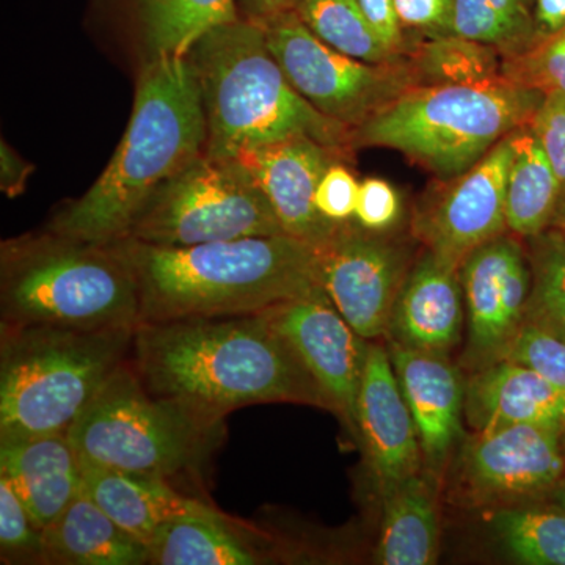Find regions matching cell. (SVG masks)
<instances>
[{
    "label": "cell",
    "mask_w": 565,
    "mask_h": 565,
    "mask_svg": "<svg viewBox=\"0 0 565 565\" xmlns=\"http://www.w3.org/2000/svg\"><path fill=\"white\" fill-rule=\"evenodd\" d=\"M277 234L280 222L243 163L203 152L152 193L122 239L192 247Z\"/></svg>",
    "instance_id": "obj_9"
},
{
    "label": "cell",
    "mask_w": 565,
    "mask_h": 565,
    "mask_svg": "<svg viewBox=\"0 0 565 565\" xmlns=\"http://www.w3.org/2000/svg\"><path fill=\"white\" fill-rule=\"evenodd\" d=\"M388 353L414 416L424 467L438 475L462 434L467 382L445 353L396 343Z\"/></svg>",
    "instance_id": "obj_19"
},
{
    "label": "cell",
    "mask_w": 565,
    "mask_h": 565,
    "mask_svg": "<svg viewBox=\"0 0 565 565\" xmlns=\"http://www.w3.org/2000/svg\"><path fill=\"white\" fill-rule=\"evenodd\" d=\"M0 478L9 481L43 531L81 490L79 456L66 434L0 441Z\"/></svg>",
    "instance_id": "obj_21"
},
{
    "label": "cell",
    "mask_w": 565,
    "mask_h": 565,
    "mask_svg": "<svg viewBox=\"0 0 565 565\" xmlns=\"http://www.w3.org/2000/svg\"><path fill=\"white\" fill-rule=\"evenodd\" d=\"M202 92L185 57L159 58L139 68L128 128L102 177L63 207L47 230L95 244H110L152 193L206 150Z\"/></svg>",
    "instance_id": "obj_3"
},
{
    "label": "cell",
    "mask_w": 565,
    "mask_h": 565,
    "mask_svg": "<svg viewBox=\"0 0 565 565\" xmlns=\"http://www.w3.org/2000/svg\"><path fill=\"white\" fill-rule=\"evenodd\" d=\"M516 76V81L544 95L552 92L565 95V28L533 52Z\"/></svg>",
    "instance_id": "obj_37"
},
{
    "label": "cell",
    "mask_w": 565,
    "mask_h": 565,
    "mask_svg": "<svg viewBox=\"0 0 565 565\" xmlns=\"http://www.w3.org/2000/svg\"><path fill=\"white\" fill-rule=\"evenodd\" d=\"M79 462L85 493L148 548L170 520L207 508L178 493L167 479L126 473L81 459Z\"/></svg>",
    "instance_id": "obj_23"
},
{
    "label": "cell",
    "mask_w": 565,
    "mask_h": 565,
    "mask_svg": "<svg viewBox=\"0 0 565 565\" xmlns=\"http://www.w3.org/2000/svg\"><path fill=\"white\" fill-rule=\"evenodd\" d=\"M497 52L459 35L429 36L408 66L416 85L473 84L501 77Z\"/></svg>",
    "instance_id": "obj_30"
},
{
    "label": "cell",
    "mask_w": 565,
    "mask_h": 565,
    "mask_svg": "<svg viewBox=\"0 0 565 565\" xmlns=\"http://www.w3.org/2000/svg\"><path fill=\"white\" fill-rule=\"evenodd\" d=\"M297 2L299 0H236V7L239 18L263 24L278 14L296 9Z\"/></svg>",
    "instance_id": "obj_42"
},
{
    "label": "cell",
    "mask_w": 565,
    "mask_h": 565,
    "mask_svg": "<svg viewBox=\"0 0 565 565\" xmlns=\"http://www.w3.org/2000/svg\"><path fill=\"white\" fill-rule=\"evenodd\" d=\"M134 330L2 323L0 441L68 434L128 359Z\"/></svg>",
    "instance_id": "obj_7"
},
{
    "label": "cell",
    "mask_w": 565,
    "mask_h": 565,
    "mask_svg": "<svg viewBox=\"0 0 565 565\" xmlns=\"http://www.w3.org/2000/svg\"><path fill=\"white\" fill-rule=\"evenodd\" d=\"M131 359L151 393L215 418L250 404L330 408L264 313L141 322L134 330Z\"/></svg>",
    "instance_id": "obj_1"
},
{
    "label": "cell",
    "mask_w": 565,
    "mask_h": 565,
    "mask_svg": "<svg viewBox=\"0 0 565 565\" xmlns=\"http://www.w3.org/2000/svg\"><path fill=\"white\" fill-rule=\"evenodd\" d=\"M382 501L384 515L375 548V563H437L441 542L437 475L424 467L382 494Z\"/></svg>",
    "instance_id": "obj_24"
},
{
    "label": "cell",
    "mask_w": 565,
    "mask_h": 565,
    "mask_svg": "<svg viewBox=\"0 0 565 565\" xmlns=\"http://www.w3.org/2000/svg\"><path fill=\"white\" fill-rule=\"evenodd\" d=\"M401 200L390 182L367 178L360 184L355 221L371 232L384 233L399 218Z\"/></svg>",
    "instance_id": "obj_38"
},
{
    "label": "cell",
    "mask_w": 565,
    "mask_h": 565,
    "mask_svg": "<svg viewBox=\"0 0 565 565\" xmlns=\"http://www.w3.org/2000/svg\"><path fill=\"white\" fill-rule=\"evenodd\" d=\"M535 24L555 35L565 28V0H535Z\"/></svg>",
    "instance_id": "obj_43"
},
{
    "label": "cell",
    "mask_w": 565,
    "mask_h": 565,
    "mask_svg": "<svg viewBox=\"0 0 565 565\" xmlns=\"http://www.w3.org/2000/svg\"><path fill=\"white\" fill-rule=\"evenodd\" d=\"M565 478L563 433L539 424L478 430L463 444L457 487L470 503L505 508L552 497Z\"/></svg>",
    "instance_id": "obj_11"
},
{
    "label": "cell",
    "mask_w": 565,
    "mask_h": 565,
    "mask_svg": "<svg viewBox=\"0 0 565 565\" xmlns=\"http://www.w3.org/2000/svg\"><path fill=\"white\" fill-rule=\"evenodd\" d=\"M465 418L478 430L539 424L564 433V408L544 375L515 360H501L467 381Z\"/></svg>",
    "instance_id": "obj_22"
},
{
    "label": "cell",
    "mask_w": 565,
    "mask_h": 565,
    "mask_svg": "<svg viewBox=\"0 0 565 565\" xmlns=\"http://www.w3.org/2000/svg\"><path fill=\"white\" fill-rule=\"evenodd\" d=\"M345 154L321 141L291 139L252 148L237 156L270 203L282 232L321 247L338 223L323 217L315 203L323 173Z\"/></svg>",
    "instance_id": "obj_17"
},
{
    "label": "cell",
    "mask_w": 565,
    "mask_h": 565,
    "mask_svg": "<svg viewBox=\"0 0 565 565\" xmlns=\"http://www.w3.org/2000/svg\"><path fill=\"white\" fill-rule=\"evenodd\" d=\"M66 435L84 462L169 481L210 459L223 418L151 393L126 360Z\"/></svg>",
    "instance_id": "obj_8"
},
{
    "label": "cell",
    "mask_w": 565,
    "mask_h": 565,
    "mask_svg": "<svg viewBox=\"0 0 565 565\" xmlns=\"http://www.w3.org/2000/svg\"><path fill=\"white\" fill-rule=\"evenodd\" d=\"M550 498H552L553 505H556L557 509L565 512V478Z\"/></svg>",
    "instance_id": "obj_45"
},
{
    "label": "cell",
    "mask_w": 565,
    "mask_h": 565,
    "mask_svg": "<svg viewBox=\"0 0 565 565\" xmlns=\"http://www.w3.org/2000/svg\"><path fill=\"white\" fill-rule=\"evenodd\" d=\"M463 302L459 264L427 250L397 296L388 327L392 343L448 355L462 334Z\"/></svg>",
    "instance_id": "obj_20"
},
{
    "label": "cell",
    "mask_w": 565,
    "mask_h": 565,
    "mask_svg": "<svg viewBox=\"0 0 565 565\" xmlns=\"http://www.w3.org/2000/svg\"><path fill=\"white\" fill-rule=\"evenodd\" d=\"M35 167L25 161L20 152L2 140L0 143V191L10 199L21 195L25 191Z\"/></svg>",
    "instance_id": "obj_41"
},
{
    "label": "cell",
    "mask_w": 565,
    "mask_h": 565,
    "mask_svg": "<svg viewBox=\"0 0 565 565\" xmlns=\"http://www.w3.org/2000/svg\"><path fill=\"white\" fill-rule=\"evenodd\" d=\"M318 252L322 289L345 321L367 341L388 333L408 274L404 247L348 221Z\"/></svg>",
    "instance_id": "obj_12"
},
{
    "label": "cell",
    "mask_w": 565,
    "mask_h": 565,
    "mask_svg": "<svg viewBox=\"0 0 565 565\" xmlns=\"http://www.w3.org/2000/svg\"><path fill=\"white\" fill-rule=\"evenodd\" d=\"M43 563L150 564V550L121 530L81 487L68 508L43 530Z\"/></svg>",
    "instance_id": "obj_25"
},
{
    "label": "cell",
    "mask_w": 565,
    "mask_h": 565,
    "mask_svg": "<svg viewBox=\"0 0 565 565\" xmlns=\"http://www.w3.org/2000/svg\"><path fill=\"white\" fill-rule=\"evenodd\" d=\"M294 11L318 39L349 57L374 65L401 62L374 31L356 0H299Z\"/></svg>",
    "instance_id": "obj_29"
},
{
    "label": "cell",
    "mask_w": 565,
    "mask_h": 565,
    "mask_svg": "<svg viewBox=\"0 0 565 565\" xmlns=\"http://www.w3.org/2000/svg\"><path fill=\"white\" fill-rule=\"evenodd\" d=\"M262 28L269 51L297 93L351 131L416 85L411 66L401 62L374 65L333 50L294 10L263 22Z\"/></svg>",
    "instance_id": "obj_10"
},
{
    "label": "cell",
    "mask_w": 565,
    "mask_h": 565,
    "mask_svg": "<svg viewBox=\"0 0 565 565\" xmlns=\"http://www.w3.org/2000/svg\"><path fill=\"white\" fill-rule=\"evenodd\" d=\"M148 550L150 564L158 565L264 563L262 546L210 505L203 511L170 520Z\"/></svg>",
    "instance_id": "obj_26"
},
{
    "label": "cell",
    "mask_w": 565,
    "mask_h": 565,
    "mask_svg": "<svg viewBox=\"0 0 565 565\" xmlns=\"http://www.w3.org/2000/svg\"><path fill=\"white\" fill-rule=\"evenodd\" d=\"M512 163L511 134L456 178L416 221L427 250L462 266L463 259L508 230L505 193Z\"/></svg>",
    "instance_id": "obj_15"
},
{
    "label": "cell",
    "mask_w": 565,
    "mask_h": 565,
    "mask_svg": "<svg viewBox=\"0 0 565 565\" xmlns=\"http://www.w3.org/2000/svg\"><path fill=\"white\" fill-rule=\"evenodd\" d=\"M110 244L136 277L141 322L264 313L322 288L318 247L288 234L192 247Z\"/></svg>",
    "instance_id": "obj_2"
},
{
    "label": "cell",
    "mask_w": 565,
    "mask_h": 565,
    "mask_svg": "<svg viewBox=\"0 0 565 565\" xmlns=\"http://www.w3.org/2000/svg\"><path fill=\"white\" fill-rule=\"evenodd\" d=\"M95 28L134 51L139 68L184 57L204 33L239 20L236 0H88Z\"/></svg>",
    "instance_id": "obj_16"
},
{
    "label": "cell",
    "mask_w": 565,
    "mask_h": 565,
    "mask_svg": "<svg viewBox=\"0 0 565 565\" xmlns=\"http://www.w3.org/2000/svg\"><path fill=\"white\" fill-rule=\"evenodd\" d=\"M288 341L330 408L356 426V401L370 343L353 330L322 288L264 311Z\"/></svg>",
    "instance_id": "obj_14"
},
{
    "label": "cell",
    "mask_w": 565,
    "mask_h": 565,
    "mask_svg": "<svg viewBox=\"0 0 565 565\" xmlns=\"http://www.w3.org/2000/svg\"><path fill=\"white\" fill-rule=\"evenodd\" d=\"M494 541L509 559L523 565H565V512L520 504L486 515Z\"/></svg>",
    "instance_id": "obj_28"
},
{
    "label": "cell",
    "mask_w": 565,
    "mask_h": 565,
    "mask_svg": "<svg viewBox=\"0 0 565 565\" xmlns=\"http://www.w3.org/2000/svg\"><path fill=\"white\" fill-rule=\"evenodd\" d=\"M505 359L533 367L553 386L564 408L565 446V343L559 338L526 323L520 330ZM504 359V360H505Z\"/></svg>",
    "instance_id": "obj_34"
},
{
    "label": "cell",
    "mask_w": 565,
    "mask_h": 565,
    "mask_svg": "<svg viewBox=\"0 0 565 565\" xmlns=\"http://www.w3.org/2000/svg\"><path fill=\"white\" fill-rule=\"evenodd\" d=\"M404 29H415L427 36L455 35L456 0H394Z\"/></svg>",
    "instance_id": "obj_39"
},
{
    "label": "cell",
    "mask_w": 565,
    "mask_h": 565,
    "mask_svg": "<svg viewBox=\"0 0 565 565\" xmlns=\"http://www.w3.org/2000/svg\"><path fill=\"white\" fill-rule=\"evenodd\" d=\"M511 141L505 222L516 236L530 239L552 226L563 184L530 125L515 129Z\"/></svg>",
    "instance_id": "obj_27"
},
{
    "label": "cell",
    "mask_w": 565,
    "mask_h": 565,
    "mask_svg": "<svg viewBox=\"0 0 565 565\" xmlns=\"http://www.w3.org/2000/svg\"><path fill=\"white\" fill-rule=\"evenodd\" d=\"M0 550L6 561L43 563V531L33 523L25 505L7 479L0 478Z\"/></svg>",
    "instance_id": "obj_33"
},
{
    "label": "cell",
    "mask_w": 565,
    "mask_h": 565,
    "mask_svg": "<svg viewBox=\"0 0 565 565\" xmlns=\"http://www.w3.org/2000/svg\"><path fill=\"white\" fill-rule=\"evenodd\" d=\"M385 46L399 57L405 47L404 28L394 9V0H356Z\"/></svg>",
    "instance_id": "obj_40"
},
{
    "label": "cell",
    "mask_w": 565,
    "mask_h": 565,
    "mask_svg": "<svg viewBox=\"0 0 565 565\" xmlns=\"http://www.w3.org/2000/svg\"><path fill=\"white\" fill-rule=\"evenodd\" d=\"M0 300L7 326L106 330L139 326V286L111 244L47 230L6 241Z\"/></svg>",
    "instance_id": "obj_5"
},
{
    "label": "cell",
    "mask_w": 565,
    "mask_h": 565,
    "mask_svg": "<svg viewBox=\"0 0 565 565\" xmlns=\"http://www.w3.org/2000/svg\"><path fill=\"white\" fill-rule=\"evenodd\" d=\"M544 93L511 77L414 85L352 131V143L393 148L455 180L498 141L530 125Z\"/></svg>",
    "instance_id": "obj_6"
},
{
    "label": "cell",
    "mask_w": 565,
    "mask_h": 565,
    "mask_svg": "<svg viewBox=\"0 0 565 565\" xmlns=\"http://www.w3.org/2000/svg\"><path fill=\"white\" fill-rule=\"evenodd\" d=\"M535 25V0H456L455 35L497 51L523 50Z\"/></svg>",
    "instance_id": "obj_31"
},
{
    "label": "cell",
    "mask_w": 565,
    "mask_h": 565,
    "mask_svg": "<svg viewBox=\"0 0 565 565\" xmlns=\"http://www.w3.org/2000/svg\"><path fill=\"white\" fill-rule=\"evenodd\" d=\"M530 128L541 141L546 158L565 189V95L545 93L530 121Z\"/></svg>",
    "instance_id": "obj_35"
},
{
    "label": "cell",
    "mask_w": 565,
    "mask_h": 565,
    "mask_svg": "<svg viewBox=\"0 0 565 565\" xmlns=\"http://www.w3.org/2000/svg\"><path fill=\"white\" fill-rule=\"evenodd\" d=\"M530 241L531 289L525 322L565 343V237L550 226Z\"/></svg>",
    "instance_id": "obj_32"
},
{
    "label": "cell",
    "mask_w": 565,
    "mask_h": 565,
    "mask_svg": "<svg viewBox=\"0 0 565 565\" xmlns=\"http://www.w3.org/2000/svg\"><path fill=\"white\" fill-rule=\"evenodd\" d=\"M552 226L565 237V189H563V195H561L559 204H557V210L555 218H553Z\"/></svg>",
    "instance_id": "obj_44"
},
{
    "label": "cell",
    "mask_w": 565,
    "mask_h": 565,
    "mask_svg": "<svg viewBox=\"0 0 565 565\" xmlns=\"http://www.w3.org/2000/svg\"><path fill=\"white\" fill-rule=\"evenodd\" d=\"M360 184L341 163L334 162L323 173L316 191L315 203L323 217L332 222H348L355 217Z\"/></svg>",
    "instance_id": "obj_36"
},
{
    "label": "cell",
    "mask_w": 565,
    "mask_h": 565,
    "mask_svg": "<svg viewBox=\"0 0 565 565\" xmlns=\"http://www.w3.org/2000/svg\"><path fill=\"white\" fill-rule=\"evenodd\" d=\"M199 81L206 150L214 159L291 139L348 150L352 131L316 110L275 61L262 24L239 20L204 33L185 54Z\"/></svg>",
    "instance_id": "obj_4"
},
{
    "label": "cell",
    "mask_w": 565,
    "mask_h": 565,
    "mask_svg": "<svg viewBox=\"0 0 565 565\" xmlns=\"http://www.w3.org/2000/svg\"><path fill=\"white\" fill-rule=\"evenodd\" d=\"M471 373L504 360L525 326L531 267L522 245L501 234L471 252L460 266Z\"/></svg>",
    "instance_id": "obj_13"
},
{
    "label": "cell",
    "mask_w": 565,
    "mask_h": 565,
    "mask_svg": "<svg viewBox=\"0 0 565 565\" xmlns=\"http://www.w3.org/2000/svg\"><path fill=\"white\" fill-rule=\"evenodd\" d=\"M356 426L381 494L424 468L414 416L390 353L370 344L359 401Z\"/></svg>",
    "instance_id": "obj_18"
}]
</instances>
